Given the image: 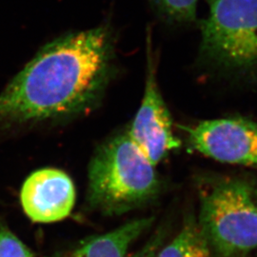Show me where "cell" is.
Instances as JSON below:
<instances>
[{"label": "cell", "mask_w": 257, "mask_h": 257, "mask_svg": "<svg viewBox=\"0 0 257 257\" xmlns=\"http://www.w3.org/2000/svg\"><path fill=\"white\" fill-rule=\"evenodd\" d=\"M158 6L170 18L181 21L191 22L196 18L198 0H155Z\"/></svg>", "instance_id": "cell-10"}, {"label": "cell", "mask_w": 257, "mask_h": 257, "mask_svg": "<svg viewBox=\"0 0 257 257\" xmlns=\"http://www.w3.org/2000/svg\"><path fill=\"white\" fill-rule=\"evenodd\" d=\"M148 67L143 100L128 134L150 163L156 167L181 143L173 133L171 114L159 92L151 57Z\"/></svg>", "instance_id": "cell-6"}, {"label": "cell", "mask_w": 257, "mask_h": 257, "mask_svg": "<svg viewBox=\"0 0 257 257\" xmlns=\"http://www.w3.org/2000/svg\"><path fill=\"white\" fill-rule=\"evenodd\" d=\"M160 246V239H153L146 246H144L139 251L128 257H156L158 248Z\"/></svg>", "instance_id": "cell-12"}, {"label": "cell", "mask_w": 257, "mask_h": 257, "mask_svg": "<svg viewBox=\"0 0 257 257\" xmlns=\"http://www.w3.org/2000/svg\"><path fill=\"white\" fill-rule=\"evenodd\" d=\"M192 149L216 161L257 169V123L240 116L183 127Z\"/></svg>", "instance_id": "cell-5"}, {"label": "cell", "mask_w": 257, "mask_h": 257, "mask_svg": "<svg viewBox=\"0 0 257 257\" xmlns=\"http://www.w3.org/2000/svg\"><path fill=\"white\" fill-rule=\"evenodd\" d=\"M201 22V53L230 71L257 67V0H209Z\"/></svg>", "instance_id": "cell-4"}, {"label": "cell", "mask_w": 257, "mask_h": 257, "mask_svg": "<svg viewBox=\"0 0 257 257\" xmlns=\"http://www.w3.org/2000/svg\"><path fill=\"white\" fill-rule=\"evenodd\" d=\"M200 230L220 257H245L257 248V184L223 179L206 193Z\"/></svg>", "instance_id": "cell-3"}, {"label": "cell", "mask_w": 257, "mask_h": 257, "mask_svg": "<svg viewBox=\"0 0 257 257\" xmlns=\"http://www.w3.org/2000/svg\"><path fill=\"white\" fill-rule=\"evenodd\" d=\"M156 257H211L208 243L200 228L189 224L175 239L159 250Z\"/></svg>", "instance_id": "cell-9"}, {"label": "cell", "mask_w": 257, "mask_h": 257, "mask_svg": "<svg viewBox=\"0 0 257 257\" xmlns=\"http://www.w3.org/2000/svg\"><path fill=\"white\" fill-rule=\"evenodd\" d=\"M0 257H35L31 248L6 227H0Z\"/></svg>", "instance_id": "cell-11"}, {"label": "cell", "mask_w": 257, "mask_h": 257, "mask_svg": "<svg viewBox=\"0 0 257 257\" xmlns=\"http://www.w3.org/2000/svg\"><path fill=\"white\" fill-rule=\"evenodd\" d=\"M112 61V38L104 26L48 43L0 92V131L89 110L108 85Z\"/></svg>", "instance_id": "cell-1"}, {"label": "cell", "mask_w": 257, "mask_h": 257, "mask_svg": "<svg viewBox=\"0 0 257 257\" xmlns=\"http://www.w3.org/2000/svg\"><path fill=\"white\" fill-rule=\"evenodd\" d=\"M152 223V217L130 221L117 229L87 240L67 257H126L131 245Z\"/></svg>", "instance_id": "cell-8"}, {"label": "cell", "mask_w": 257, "mask_h": 257, "mask_svg": "<svg viewBox=\"0 0 257 257\" xmlns=\"http://www.w3.org/2000/svg\"><path fill=\"white\" fill-rule=\"evenodd\" d=\"M160 191L155 166L128 133L98 148L88 168L87 201L107 215L121 214L152 201Z\"/></svg>", "instance_id": "cell-2"}, {"label": "cell", "mask_w": 257, "mask_h": 257, "mask_svg": "<svg viewBox=\"0 0 257 257\" xmlns=\"http://www.w3.org/2000/svg\"><path fill=\"white\" fill-rule=\"evenodd\" d=\"M76 198L72 178L61 170L45 168L28 176L22 185L20 202L28 217L36 223L64 220Z\"/></svg>", "instance_id": "cell-7"}]
</instances>
